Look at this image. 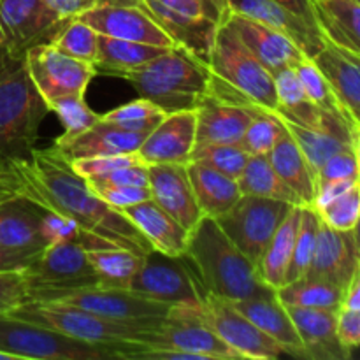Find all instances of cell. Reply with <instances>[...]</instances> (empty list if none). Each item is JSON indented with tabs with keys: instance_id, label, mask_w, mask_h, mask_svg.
<instances>
[{
	"instance_id": "1",
	"label": "cell",
	"mask_w": 360,
	"mask_h": 360,
	"mask_svg": "<svg viewBox=\"0 0 360 360\" xmlns=\"http://www.w3.org/2000/svg\"><path fill=\"white\" fill-rule=\"evenodd\" d=\"M0 185L51 213L74 221L90 238L144 255L150 243L132 221L105 204L55 146L34 150L0 167Z\"/></svg>"
},
{
	"instance_id": "2",
	"label": "cell",
	"mask_w": 360,
	"mask_h": 360,
	"mask_svg": "<svg viewBox=\"0 0 360 360\" xmlns=\"http://www.w3.org/2000/svg\"><path fill=\"white\" fill-rule=\"evenodd\" d=\"M183 257L197 285L227 301H243L274 290L260 280L255 264L239 252L214 218L202 217L193 225Z\"/></svg>"
},
{
	"instance_id": "3",
	"label": "cell",
	"mask_w": 360,
	"mask_h": 360,
	"mask_svg": "<svg viewBox=\"0 0 360 360\" xmlns=\"http://www.w3.org/2000/svg\"><path fill=\"white\" fill-rule=\"evenodd\" d=\"M48 112L25 53L11 48L0 35V167L34 150Z\"/></svg>"
},
{
	"instance_id": "4",
	"label": "cell",
	"mask_w": 360,
	"mask_h": 360,
	"mask_svg": "<svg viewBox=\"0 0 360 360\" xmlns=\"http://www.w3.org/2000/svg\"><path fill=\"white\" fill-rule=\"evenodd\" d=\"M7 313L76 340L101 345L115 352L118 359H136L150 348L148 336L160 323L120 322L63 302H23Z\"/></svg>"
},
{
	"instance_id": "5",
	"label": "cell",
	"mask_w": 360,
	"mask_h": 360,
	"mask_svg": "<svg viewBox=\"0 0 360 360\" xmlns=\"http://www.w3.org/2000/svg\"><path fill=\"white\" fill-rule=\"evenodd\" d=\"M120 79L129 81L139 97L151 101L167 115L197 108L207 94L210 70L174 46L151 62L123 72Z\"/></svg>"
},
{
	"instance_id": "6",
	"label": "cell",
	"mask_w": 360,
	"mask_h": 360,
	"mask_svg": "<svg viewBox=\"0 0 360 360\" xmlns=\"http://www.w3.org/2000/svg\"><path fill=\"white\" fill-rule=\"evenodd\" d=\"M21 276L27 302H55L98 285L86 248L77 239L48 245L21 271Z\"/></svg>"
},
{
	"instance_id": "7",
	"label": "cell",
	"mask_w": 360,
	"mask_h": 360,
	"mask_svg": "<svg viewBox=\"0 0 360 360\" xmlns=\"http://www.w3.org/2000/svg\"><path fill=\"white\" fill-rule=\"evenodd\" d=\"M0 352L11 359L105 360L118 359L109 348L76 340L49 327L0 313Z\"/></svg>"
},
{
	"instance_id": "8",
	"label": "cell",
	"mask_w": 360,
	"mask_h": 360,
	"mask_svg": "<svg viewBox=\"0 0 360 360\" xmlns=\"http://www.w3.org/2000/svg\"><path fill=\"white\" fill-rule=\"evenodd\" d=\"M207 70L238 94L267 111H276L278 101L269 70L250 53L227 23H221L214 35Z\"/></svg>"
},
{
	"instance_id": "9",
	"label": "cell",
	"mask_w": 360,
	"mask_h": 360,
	"mask_svg": "<svg viewBox=\"0 0 360 360\" xmlns=\"http://www.w3.org/2000/svg\"><path fill=\"white\" fill-rule=\"evenodd\" d=\"M292 204L283 200L241 195L238 202L220 214L217 224L243 255L259 264L273 236L292 211Z\"/></svg>"
},
{
	"instance_id": "10",
	"label": "cell",
	"mask_w": 360,
	"mask_h": 360,
	"mask_svg": "<svg viewBox=\"0 0 360 360\" xmlns=\"http://www.w3.org/2000/svg\"><path fill=\"white\" fill-rule=\"evenodd\" d=\"M148 347L185 352L195 360L241 359L207 326L200 315L199 302L169 306L167 315L148 336Z\"/></svg>"
},
{
	"instance_id": "11",
	"label": "cell",
	"mask_w": 360,
	"mask_h": 360,
	"mask_svg": "<svg viewBox=\"0 0 360 360\" xmlns=\"http://www.w3.org/2000/svg\"><path fill=\"white\" fill-rule=\"evenodd\" d=\"M197 290H199V309L202 319L227 347L241 355V359L267 360L290 357L283 347L262 333L252 320L246 319L232 304V301L210 294L199 285Z\"/></svg>"
},
{
	"instance_id": "12",
	"label": "cell",
	"mask_w": 360,
	"mask_h": 360,
	"mask_svg": "<svg viewBox=\"0 0 360 360\" xmlns=\"http://www.w3.org/2000/svg\"><path fill=\"white\" fill-rule=\"evenodd\" d=\"M129 290L167 306L199 302L195 276L185 257L165 255L157 250L144 253Z\"/></svg>"
},
{
	"instance_id": "13",
	"label": "cell",
	"mask_w": 360,
	"mask_h": 360,
	"mask_svg": "<svg viewBox=\"0 0 360 360\" xmlns=\"http://www.w3.org/2000/svg\"><path fill=\"white\" fill-rule=\"evenodd\" d=\"M28 72L46 105L69 95H84L95 74L94 63L63 55L51 42L34 46L25 53Z\"/></svg>"
},
{
	"instance_id": "14",
	"label": "cell",
	"mask_w": 360,
	"mask_h": 360,
	"mask_svg": "<svg viewBox=\"0 0 360 360\" xmlns=\"http://www.w3.org/2000/svg\"><path fill=\"white\" fill-rule=\"evenodd\" d=\"M77 18L101 35L174 48V42L148 13L141 0H101Z\"/></svg>"
},
{
	"instance_id": "15",
	"label": "cell",
	"mask_w": 360,
	"mask_h": 360,
	"mask_svg": "<svg viewBox=\"0 0 360 360\" xmlns=\"http://www.w3.org/2000/svg\"><path fill=\"white\" fill-rule=\"evenodd\" d=\"M65 23L44 0H0V35L20 53L51 42Z\"/></svg>"
},
{
	"instance_id": "16",
	"label": "cell",
	"mask_w": 360,
	"mask_h": 360,
	"mask_svg": "<svg viewBox=\"0 0 360 360\" xmlns=\"http://www.w3.org/2000/svg\"><path fill=\"white\" fill-rule=\"evenodd\" d=\"M357 271H360L357 227L350 231H338L323 224L320 218L315 252L304 278L329 281L345 292Z\"/></svg>"
},
{
	"instance_id": "17",
	"label": "cell",
	"mask_w": 360,
	"mask_h": 360,
	"mask_svg": "<svg viewBox=\"0 0 360 360\" xmlns=\"http://www.w3.org/2000/svg\"><path fill=\"white\" fill-rule=\"evenodd\" d=\"M55 302L77 306L86 311L97 313L105 319L120 320V322L158 323L169 311L167 304L141 297L129 288H109L101 287V285L84 288Z\"/></svg>"
},
{
	"instance_id": "18",
	"label": "cell",
	"mask_w": 360,
	"mask_h": 360,
	"mask_svg": "<svg viewBox=\"0 0 360 360\" xmlns=\"http://www.w3.org/2000/svg\"><path fill=\"white\" fill-rule=\"evenodd\" d=\"M195 109L167 112L143 139L137 155L146 165L186 164L195 146Z\"/></svg>"
},
{
	"instance_id": "19",
	"label": "cell",
	"mask_w": 360,
	"mask_h": 360,
	"mask_svg": "<svg viewBox=\"0 0 360 360\" xmlns=\"http://www.w3.org/2000/svg\"><path fill=\"white\" fill-rule=\"evenodd\" d=\"M224 21L250 49V53L269 70L271 76L287 67L295 69L302 60L308 58L290 39L266 25L232 13L231 9Z\"/></svg>"
},
{
	"instance_id": "20",
	"label": "cell",
	"mask_w": 360,
	"mask_h": 360,
	"mask_svg": "<svg viewBox=\"0 0 360 360\" xmlns=\"http://www.w3.org/2000/svg\"><path fill=\"white\" fill-rule=\"evenodd\" d=\"M148 186L151 199L188 232L202 218L186 174V164L148 165Z\"/></svg>"
},
{
	"instance_id": "21",
	"label": "cell",
	"mask_w": 360,
	"mask_h": 360,
	"mask_svg": "<svg viewBox=\"0 0 360 360\" xmlns=\"http://www.w3.org/2000/svg\"><path fill=\"white\" fill-rule=\"evenodd\" d=\"M283 125L302 150L304 157L315 172L333 155L348 150H359L360 127L354 125L341 116L329 115L322 127H304L281 118Z\"/></svg>"
},
{
	"instance_id": "22",
	"label": "cell",
	"mask_w": 360,
	"mask_h": 360,
	"mask_svg": "<svg viewBox=\"0 0 360 360\" xmlns=\"http://www.w3.org/2000/svg\"><path fill=\"white\" fill-rule=\"evenodd\" d=\"M146 134L148 132H134V130L122 129L115 123L98 118V122H95L90 129L83 130V132L74 134V136H63L62 134L60 137H56L53 146L67 160L104 157V155L136 153Z\"/></svg>"
},
{
	"instance_id": "23",
	"label": "cell",
	"mask_w": 360,
	"mask_h": 360,
	"mask_svg": "<svg viewBox=\"0 0 360 360\" xmlns=\"http://www.w3.org/2000/svg\"><path fill=\"white\" fill-rule=\"evenodd\" d=\"M42 214V207L16 193L0 200V245L30 255L41 253L48 246Z\"/></svg>"
},
{
	"instance_id": "24",
	"label": "cell",
	"mask_w": 360,
	"mask_h": 360,
	"mask_svg": "<svg viewBox=\"0 0 360 360\" xmlns=\"http://www.w3.org/2000/svg\"><path fill=\"white\" fill-rule=\"evenodd\" d=\"M229 9L248 20L262 23L290 39L308 58H313L322 49L323 35L308 27L302 20L288 13L274 0H225Z\"/></svg>"
},
{
	"instance_id": "25",
	"label": "cell",
	"mask_w": 360,
	"mask_h": 360,
	"mask_svg": "<svg viewBox=\"0 0 360 360\" xmlns=\"http://www.w3.org/2000/svg\"><path fill=\"white\" fill-rule=\"evenodd\" d=\"M311 60L348 115L360 123V58L355 53L326 41Z\"/></svg>"
},
{
	"instance_id": "26",
	"label": "cell",
	"mask_w": 360,
	"mask_h": 360,
	"mask_svg": "<svg viewBox=\"0 0 360 360\" xmlns=\"http://www.w3.org/2000/svg\"><path fill=\"white\" fill-rule=\"evenodd\" d=\"M257 108L260 105L246 109L206 94L195 108V144L239 143Z\"/></svg>"
},
{
	"instance_id": "27",
	"label": "cell",
	"mask_w": 360,
	"mask_h": 360,
	"mask_svg": "<svg viewBox=\"0 0 360 360\" xmlns=\"http://www.w3.org/2000/svg\"><path fill=\"white\" fill-rule=\"evenodd\" d=\"M148 13L157 20V23L164 28L165 34L171 37L176 48L183 49L193 58L207 65L211 49L214 44V35L220 25L214 21L202 20V18H190L183 14L172 13L157 0H141Z\"/></svg>"
},
{
	"instance_id": "28",
	"label": "cell",
	"mask_w": 360,
	"mask_h": 360,
	"mask_svg": "<svg viewBox=\"0 0 360 360\" xmlns=\"http://www.w3.org/2000/svg\"><path fill=\"white\" fill-rule=\"evenodd\" d=\"M301 338L304 357L313 360H348L352 357L341 345L336 330V313L285 306Z\"/></svg>"
},
{
	"instance_id": "29",
	"label": "cell",
	"mask_w": 360,
	"mask_h": 360,
	"mask_svg": "<svg viewBox=\"0 0 360 360\" xmlns=\"http://www.w3.org/2000/svg\"><path fill=\"white\" fill-rule=\"evenodd\" d=\"M232 304L246 319L252 320L262 333H266L271 340L283 347L290 357L306 359L297 329H295L285 304H281L280 299H278L276 290H269L262 295H257V297L234 301Z\"/></svg>"
},
{
	"instance_id": "30",
	"label": "cell",
	"mask_w": 360,
	"mask_h": 360,
	"mask_svg": "<svg viewBox=\"0 0 360 360\" xmlns=\"http://www.w3.org/2000/svg\"><path fill=\"white\" fill-rule=\"evenodd\" d=\"M122 213L144 236L150 246L165 255L181 257L188 243V231L178 224L153 199L125 207Z\"/></svg>"
},
{
	"instance_id": "31",
	"label": "cell",
	"mask_w": 360,
	"mask_h": 360,
	"mask_svg": "<svg viewBox=\"0 0 360 360\" xmlns=\"http://www.w3.org/2000/svg\"><path fill=\"white\" fill-rule=\"evenodd\" d=\"M267 158L278 176L297 193L302 206L313 207L316 193V172L285 125L281 127Z\"/></svg>"
},
{
	"instance_id": "32",
	"label": "cell",
	"mask_w": 360,
	"mask_h": 360,
	"mask_svg": "<svg viewBox=\"0 0 360 360\" xmlns=\"http://www.w3.org/2000/svg\"><path fill=\"white\" fill-rule=\"evenodd\" d=\"M186 174L202 217L218 218L231 210L243 195L238 179L229 178L206 164L186 162Z\"/></svg>"
},
{
	"instance_id": "33",
	"label": "cell",
	"mask_w": 360,
	"mask_h": 360,
	"mask_svg": "<svg viewBox=\"0 0 360 360\" xmlns=\"http://www.w3.org/2000/svg\"><path fill=\"white\" fill-rule=\"evenodd\" d=\"M315 20L326 41L360 55V0H316Z\"/></svg>"
},
{
	"instance_id": "34",
	"label": "cell",
	"mask_w": 360,
	"mask_h": 360,
	"mask_svg": "<svg viewBox=\"0 0 360 360\" xmlns=\"http://www.w3.org/2000/svg\"><path fill=\"white\" fill-rule=\"evenodd\" d=\"M167 49L169 48H162V46L125 41V39H115L98 34L97 56L94 62L95 74L120 77L123 72H129V70L151 62Z\"/></svg>"
},
{
	"instance_id": "35",
	"label": "cell",
	"mask_w": 360,
	"mask_h": 360,
	"mask_svg": "<svg viewBox=\"0 0 360 360\" xmlns=\"http://www.w3.org/2000/svg\"><path fill=\"white\" fill-rule=\"evenodd\" d=\"M273 81L278 101L276 111L273 112H276L280 118L304 127H322L326 123L330 112L322 111L319 105L309 101L308 95L302 90L295 69L287 67V69L278 70L276 74H273Z\"/></svg>"
},
{
	"instance_id": "36",
	"label": "cell",
	"mask_w": 360,
	"mask_h": 360,
	"mask_svg": "<svg viewBox=\"0 0 360 360\" xmlns=\"http://www.w3.org/2000/svg\"><path fill=\"white\" fill-rule=\"evenodd\" d=\"M302 206H294L283 224L273 236L271 243L267 245L262 259L257 264V274L267 287L278 290L285 285L288 264H290L292 252H294L295 236H297L299 220H301Z\"/></svg>"
},
{
	"instance_id": "37",
	"label": "cell",
	"mask_w": 360,
	"mask_h": 360,
	"mask_svg": "<svg viewBox=\"0 0 360 360\" xmlns=\"http://www.w3.org/2000/svg\"><path fill=\"white\" fill-rule=\"evenodd\" d=\"M243 195L264 197V199L283 200L292 206H302L297 193L278 176L267 155H250L245 169L238 178Z\"/></svg>"
},
{
	"instance_id": "38",
	"label": "cell",
	"mask_w": 360,
	"mask_h": 360,
	"mask_svg": "<svg viewBox=\"0 0 360 360\" xmlns=\"http://www.w3.org/2000/svg\"><path fill=\"white\" fill-rule=\"evenodd\" d=\"M86 255L97 273L98 285L109 288H129L143 260V255L120 246L86 248Z\"/></svg>"
},
{
	"instance_id": "39",
	"label": "cell",
	"mask_w": 360,
	"mask_h": 360,
	"mask_svg": "<svg viewBox=\"0 0 360 360\" xmlns=\"http://www.w3.org/2000/svg\"><path fill=\"white\" fill-rule=\"evenodd\" d=\"M276 295L285 306L326 309V311H338L343 301V290L340 287L329 281L309 280L304 276L285 283L283 287L278 288Z\"/></svg>"
},
{
	"instance_id": "40",
	"label": "cell",
	"mask_w": 360,
	"mask_h": 360,
	"mask_svg": "<svg viewBox=\"0 0 360 360\" xmlns=\"http://www.w3.org/2000/svg\"><path fill=\"white\" fill-rule=\"evenodd\" d=\"M319 225H320L319 211H316L315 207L302 206L297 236H295V243H294V252H292L290 264H288L285 283H290V281L299 280V278L304 276L306 271H308L313 252H315Z\"/></svg>"
},
{
	"instance_id": "41",
	"label": "cell",
	"mask_w": 360,
	"mask_h": 360,
	"mask_svg": "<svg viewBox=\"0 0 360 360\" xmlns=\"http://www.w3.org/2000/svg\"><path fill=\"white\" fill-rule=\"evenodd\" d=\"M51 44L63 55L94 63L95 56H97L98 34L83 20L72 18V20H67V23L56 34Z\"/></svg>"
},
{
	"instance_id": "42",
	"label": "cell",
	"mask_w": 360,
	"mask_h": 360,
	"mask_svg": "<svg viewBox=\"0 0 360 360\" xmlns=\"http://www.w3.org/2000/svg\"><path fill=\"white\" fill-rule=\"evenodd\" d=\"M295 74H297L299 81H301L302 90H304V94L308 95V98L313 102V104L319 105L322 111L341 116V118H347L348 122H352L354 125L360 127V123L355 122V120L348 115L347 109L340 104V101L336 98L334 91L330 90L326 77L320 74V70L316 69L315 63H313L311 60L309 58L302 60V62L295 67Z\"/></svg>"
},
{
	"instance_id": "43",
	"label": "cell",
	"mask_w": 360,
	"mask_h": 360,
	"mask_svg": "<svg viewBox=\"0 0 360 360\" xmlns=\"http://www.w3.org/2000/svg\"><path fill=\"white\" fill-rule=\"evenodd\" d=\"M248 158L250 155L243 150L239 143L195 144L188 162H200L224 172L229 178L238 179Z\"/></svg>"
},
{
	"instance_id": "44",
	"label": "cell",
	"mask_w": 360,
	"mask_h": 360,
	"mask_svg": "<svg viewBox=\"0 0 360 360\" xmlns=\"http://www.w3.org/2000/svg\"><path fill=\"white\" fill-rule=\"evenodd\" d=\"M165 116V112L148 98H136L132 102L118 105L105 115H101L104 122L115 123L122 129L134 130V132H150L158 122Z\"/></svg>"
},
{
	"instance_id": "45",
	"label": "cell",
	"mask_w": 360,
	"mask_h": 360,
	"mask_svg": "<svg viewBox=\"0 0 360 360\" xmlns=\"http://www.w3.org/2000/svg\"><path fill=\"white\" fill-rule=\"evenodd\" d=\"M281 127L283 123L276 112L257 108L239 144L248 155H267L273 148L274 141L278 139Z\"/></svg>"
},
{
	"instance_id": "46",
	"label": "cell",
	"mask_w": 360,
	"mask_h": 360,
	"mask_svg": "<svg viewBox=\"0 0 360 360\" xmlns=\"http://www.w3.org/2000/svg\"><path fill=\"white\" fill-rule=\"evenodd\" d=\"M48 109L55 112L62 122L63 136H74V134L83 132L101 118V115L88 108L84 95H69V97L56 98V101L49 102Z\"/></svg>"
},
{
	"instance_id": "47",
	"label": "cell",
	"mask_w": 360,
	"mask_h": 360,
	"mask_svg": "<svg viewBox=\"0 0 360 360\" xmlns=\"http://www.w3.org/2000/svg\"><path fill=\"white\" fill-rule=\"evenodd\" d=\"M319 214L323 224L338 231H350L359 225L360 217V183H355L350 190L340 197L319 207Z\"/></svg>"
},
{
	"instance_id": "48",
	"label": "cell",
	"mask_w": 360,
	"mask_h": 360,
	"mask_svg": "<svg viewBox=\"0 0 360 360\" xmlns=\"http://www.w3.org/2000/svg\"><path fill=\"white\" fill-rule=\"evenodd\" d=\"M144 164L136 153H123V155H104V157H88V158H76L70 160L74 171L84 179L97 178V176L108 174V172L116 171V169L129 167V165Z\"/></svg>"
},
{
	"instance_id": "49",
	"label": "cell",
	"mask_w": 360,
	"mask_h": 360,
	"mask_svg": "<svg viewBox=\"0 0 360 360\" xmlns=\"http://www.w3.org/2000/svg\"><path fill=\"white\" fill-rule=\"evenodd\" d=\"M172 13L190 18H202L221 25L229 14V6L225 0H157Z\"/></svg>"
},
{
	"instance_id": "50",
	"label": "cell",
	"mask_w": 360,
	"mask_h": 360,
	"mask_svg": "<svg viewBox=\"0 0 360 360\" xmlns=\"http://www.w3.org/2000/svg\"><path fill=\"white\" fill-rule=\"evenodd\" d=\"M355 178H359V150H348L333 155L316 171V183Z\"/></svg>"
},
{
	"instance_id": "51",
	"label": "cell",
	"mask_w": 360,
	"mask_h": 360,
	"mask_svg": "<svg viewBox=\"0 0 360 360\" xmlns=\"http://www.w3.org/2000/svg\"><path fill=\"white\" fill-rule=\"evenodd\" d=\"M86 183L91 190L108 188V186H148V165L136 164L116 169L97 178H88Z\"/></svg>"
},
{
	"instance_id": "52",
	"label": "cell",
	"mask_w": 360,
	"mask_h": 360,
	"mask_svg": "<svg viewBox=\"0 0 360 360\" xmlns=\"http://www.w3.org/2000/svg\"><path fill=\"white\" fill-rule=\"evenodd\" d=\"M94 192L105 204H109V206L118 211L143 202L146 199H151L150 186H108V188L94 190Z\"/></svg>"
},
{
	"instance_id": "53",
	"label": "cell",
	"mask_w": 360,
	"mask_h": 360,
	"mask_svg": "<svg viewBox=\"0 0 360 360\" xmlns=\"http://www.w3.org/2000/svg\"><path fill=\"white\" fill-rule=\"evenodd\" d=\"M23 302H27V288L21 271L0 273V313L11 311Z\"/></svg>"
},
{
	"instance_id": "54",
	"label": "cell",
	"mask_w": 360,
	"mask_h": 360,
	"mask_svg": "<svg viewBox=\"0 0 360 360\" xmlns=\"http://www.w3.org/2000/svg\"><path fill=\"white\" fill-rule=\"evenodd\" d=\"M336 330L341 345L352 355V352L357 350L360 345V309H338Z\"/></svg>"
},
{
	"instance_id": "55",
	"label": "cell",
	"mask_w": 360,
	"mask_h": 360,
	"mask_svg": "<svg viewBox=\"0 0 360 360\" xmlns=\"http://www.w3.org/2000/svg\"><path fill=\"white\" fill-rule=\"evenodd\" d=\"M44 2L60 18H63V20H72V18L81 16L88 9L97 6L101 0H44Z\"/></svg>"
},
{
	"instance_id": "56",
	"label": "cell",
	"mask_w": 360,
	"mask_h": 360,
	"mask_svg": "<svg viewBox=\"0 0 360 360\" xmlns=\"http://www.w3.org/2000/svg\"><path fill=\"white\" fill-rule=\"evenodd\" d=\"M274 2L280 4L283 9H287L288 13L297 16L299 20L304 21L308 27L319 30V27H316V20H315V4H313V0H274Z\"/></svg>"
},
{
	"instance_id": "57",
	"label": "cell",
	"mask_w": 360,
	"mask_h": 360,
	"mask_svg": "<svg viewBox=\"0 0 360 360\" xmlns=\"http://www.w3.org/2000/svg\"><path fill=\"white\" fill-rule=\"evenodd\" d=\"M37 255L14 252V250H9L6 248V246L0 245V273H7V271H23Z\"/></svg>"
},
{
	"instance_id": "58",
	"label": "cell",
	"mask_w": 360,
	"mask_h": 360,
	"mask_svg": "<svg viewBox=\"0 0 360 360\" xmlns=\"http://www.w3.org/2000/svg\"><path fill=\"white\" fill-rule=\"evenodd\" d=\"M341 308L347 309H360V271L354 274L352 281L343 292V301Z\"/></svg>"
},
{
	"instance_id": "59",
	"label": "cell",
	"mask_w": 360,
	"mask_h": 360,
	"mask_svg": "<svg viewBox=\"0 0 360 360\" xmlns=\"http://www.w3.org/2000/svg\"><path fill=\"white\" fill-rule=\"evenodd\" d=\"M11 193H13V192H11L9 188H6V186H4V185H0V200L6 199V197H9Z\"/></svg>"
},
{
	"instance_id": "60",
	"label": "cell",
	"mask_w": 360,
	"mask_h": 360,
	"mask_svg": "<svg viewBox=\"0 0 360 360\" xmlns=\"http://www.w3.org/2000/svg\"><path fill=\"white\" fill-rule=\"evenodd\" d=\"M0 360H13L9 357V355H6V354H2V352H0Z\"/></svg>"
},
{
	"instance_id": "61",
	"label": "cell",
	"mask_w": 360,
	"mask_h": 360,
	"mask_svg": "<svg viewBox=\"0 0 360 360\" xmlns=\"http://www.w3.org/2000/svg\"><path fill=\"white\" fill-rule=\"evenodd\" d=\"M313 2H316V0H313Z\"/></svg>"
}]
</instances>
